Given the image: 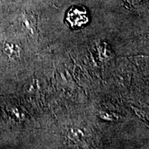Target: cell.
Instances as JSON below:
<instances>
[{
    "label": "cell",
    "instance_id": "3",
    "mask_svg": "<svg viewBox=\"0 0 149 149\" xmlns=\"http://www.w3.org/2000/svg\"><path fill=\"white\" fill-rule=\"evenodd\" d=\"M148 0H127L128 3L129 4L133 6H140L143 3H144Z\"/></svg>",
    "mask_w": 149,
    "mask_h": 149
},
{
    "label": "cell",
    "instance_id": "1",
    "mask_svg": "<svg viewBox=\"0 0 149 149\" xmlns=\"http://www.w3.org/2000/svg\"><path fill=\"white\" fill-rule=\"evenodd\" d=\"M66 21L72 27L81 26L88 21L86 11L83 8L73 7L67 13Z\"/></svg>",
    "mask_w": 149,
    "mask_h": 149
},
{
    "label": "cell",
    "instance_id": "2",
    "mask_svg": "<svg viewBox=\"0 0 149 149\" xmlns=\"http://www.w3.org/2000/svg\"><path fill=\"white\" fill-rule=\"evenodd\" d=\"M142 108V109H140L138 111L139 115L144 117L146 120L149 122V107L147 105H144V107Z\"/></svg>",
    "mask_w": 149,
    "mask_h": 149
}]
</instances>
